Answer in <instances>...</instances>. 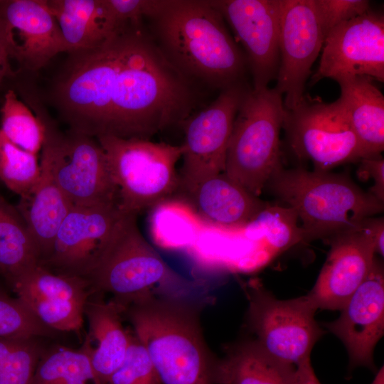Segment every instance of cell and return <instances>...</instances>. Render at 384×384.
<instances>
[{"label":"cell","instance_id":"1","mask_svg":"<svg viewBox=\"0 0 384 384\" xmlns=\"http://www.w3.org/2000/svg\"><path fill=\"white\" fill-rule=\"evenodd\" d=\"M68 53L53 97L75 132L150 139L181 126L198 107V85L166 59L144 21L124 23L97 48Z\"/></svg>","mask_w":384,"mask_h":384},{"label":"cell","instance_id":"2","mask_svg":"<svg viewBox=\"0 0 384 384\" xmlns=\"http://www.w3.org/2000/svg\"><path fill=\"white\" fill-rule=\"evenodd\" d=\"M144 20L166 59L196 85L221 91L245 82L243 51L209 1L150 0Z\"/></svg>","mask_w":384,"mask_h":384},{"label":"cell","instance_id":"3","mask_svg":"<svg viewBox=\"0 0 384 384\" xmlns=\"http://www.w3.org/2000/svg\"><path fill=\"white\" fill-rule=\"evenodd\" d=\"M213 301L152 292L120 300L123 317L161 384H213L218 358L210 351L201 325V314Z\"/></svg>","mask_w":384,"mask_h":384},{"label":"cell","instance_id":"4","mask_svg":"<svg viewBox=\"0 0 384 384\" xmlns=\"http://www.w3.org/2000/svg\"><path fill=\"white\" fill-rule=\"evenodd\" d=\"M267 186L296 212L304 242L326 240L356 228L384 209V203L341 174L281 166Z\"/></svg>","mask_w":384,"mask_h":384},{"label":"cell","instance_id":"5","mask_svg":"<svg viewBox=\"0 0 384 384\" xmlns=\"http://www.w3.org/2000/svg\"><path fill=\"white\" fill-rule=\"evenodd\" d=\"M86 279L91 291L126 300L146 292L208 297L209 283L188 278L169 267L139 231L136 215H124Z\"/></svg>","mask_w":384,"mask_h":384},{"label":"cell","instance_id":"6","mask_svg":"<svg viewBox=\"0 0 384 384\" xmlns=\"http://www.w3.org/2000/svg\"><path fill=\"white\" fill-rule=\"evenodd\" d=\"M284 112L282 95L274 87H250L234 120L224 173L257 197L282 166L279 136Z\"/></svg>","mask_w":384,"mask_h":384},{"label":"cell","instance_id":"7","mask_svg":"<svg viewBox=\"0 0 384 384\" xmlns=\"http://www.w3.org/2000/svg\"><path fill=\"white\" fill-rule=\"evenodd\" d=\"M96 139L105 151L124 214L137 216L179 188L176 167L182 158V145L114 136Z\"/></svg>","mask_w":384,"mask_h":384},{"label":"cell","instance_id":"8","mask_svg":"<svg viewBox=\"0 0 384 384\" xmlns=\"http://www.w3.org/2000/svg\"><path fill=\"white\" fill-rule=\"evenodd\" d=\"M38 116L45 127L41 158L72 205L119 206L118 191L97 139L70 129L60 131L39 110Z\"/></svg>","mask_w":384,"mask_h":384},{"label":"cell","instance_id":"9","mask_svg":"<svg viewBox=\"0 0 384 384\" xmlns=\"http://www.w3.org/2000/svg\"><path fill=\"white\" fill-rule=\"evenodd\" d=\"M243 289L251 338L273 356L295 366L310 359L326 331L316 321L317 309L308 296L279 299L257 279L244 284Z\"/></svg>","mask_w":384,"mask_h":384},{"label":"cell","instance_id":"10","mask_svg":"<svg viewBox=\"0 0 384 384\" xmlns=\"http://www.w3.org/2000/svg\"><path fill=\"white\" fill-rule=\"evenodd\" d=\"M282 128L294 154L310 161L314 170L330 171L367 157L338 100L327 103L304 95L295 107L285 110Z\"/></svg>","mask_w":384,"mask_h":384},{"label":"cell","instance_id":"11","mask_svg":"<svg viewBox=\"0 0 384 384\" xmlns=\"http://www.w3.org/2000/svg\"><path fill=\"white\" fill-rule=\"evenodd\" d=\"M249 88L245 82L221 90L211 103L181 124L184 141L179 187L183 191L224 172L234 120Z\"/></svg>","mask_w":384,"mask_h":384},{"label":"cell","instance_id":"12","mask_svg":"<svg viewBox=\"0 0 384 384\" xmlns=\"http://www.w3.org/2000/svg\"><path fill=\"white\" fill-rule=\"evenodd\" d=\"M279 65L274 88L285 110L302 100L311 67L321 50L324 36L313 0H279Z\"/></svg>","mask_w":384,"mask_h":384},{"label":"cell","instance_id":"13","mask_svg":"<svg viewBox=\"0 0 384 384\" xmlns=\"http://www.w3.org/2000/svg\"><path fill=\"white\" fill-rule=\"evenodd\" d=\"M124 215L117 204L73 206L56 233L50 255L40 265L55 273L86 279Z\"/></svg>","mask_w":384,"mask_h":384},{"label":"cell","instance_id":"14","mask_svg":"<svg viewBox=\"0 0 384 384\" xmlns=\"http://www.w3.org/2000/svg\"><path fill=\"white\" fill-rule=\"evenodd\" d=\"M341 75L384 82V16L371 10L333 28L326 36L315 83Z\"/></svg>","mask_w":384,"mask_h":384},{"label":"cell","instance_id":"15","mask_svg":"<svg viewBox=\"0 0 384 384\" xmlns=\"http://www.w3.org/2000/svg\"><path fill=\"white\" fill-rule=\"evenodd\" d=\"M243 48L252 88L268 87L279 65V0H212Z\"/></svg>","mask_w":384,"mask_h":384},{"label":"cell","instance_id":"16","mask_svg":"<svg viewBox=\"0 0 384 384\" xmlns=\"http://www.w3.org/2000/svg\"><path fill=\"white\" fill-rule=\"evenodd\" d=\"M9 286L47 326L56 331L80 332L85 304L92 293L87 279L55 273L38 265Z\"/></svg>","mask_w":384,"mask_h":384},{"label":"cell","instance_id":"17","mask_svg":"<svg viewBox=\"0 0 384 384\" xmlns=\"http://www.w3.org/2000/svg\"><path fill=\"white\" fill-rule=\"evenodd\" d=\"M364 221L326 239V260L306 294L317 309L341 310L368 275L376 251Z\"/></svg>","mask_w":384,"mask_h":384},{"label":"cell","instance_id":"18","mask_svg":"<svg viewBox=\"0 0 384 384\" xmlns=\"http://www.w3.org/2000/svg\"><path fill=\"white\" fill-rule=\"evenodd\" d=\"M335 320L322 324L345 346L349 368L375 370L373 352L384 334V272L376 258L363 283Z\"/></svg>","mask_w":384,"mask_h":384},{"label":"cell","instance_id":"19","mask_svg":"<svg viewBox=\"0 0 384 384\" xmlns=\"http://www.w3.org/2000/svg\"><path fill=\"white\" fill-rule=\"evenodd\" d=\"M0 21L7 31L10 57L29 71L46 65L66 52L58 21L46 0L0 1Z\"/></svg>","mask_w":384,"mask_h":384},{"label":"cell","instance_id":"20","mask_svg":"<svg viewBox=\"0 0 384 384\" xmlns=\"http://www.w3.org/2000/svg\"><path fill=\"white\" fill-rule=\"evenodd\" d=\"M92 292L87 300L84 315L88 331L80 348L88 356L91 365L107 384L123 362L132 334L124 328L123 307L112 298Z\"/></svg>","mask_w":384,"mask_h":384},{"label":"cell","instance_id":"21","mask_svg":"<svg viewBox=\"0 0 384 384\" xmlns=\"http://www.w3.org/2000/svg\"><path fill=\"white\" fill-rule=\"evenodd\" d=\"M184 192L187 202L205 221L228 228H245L268 204L224 172Z\"/></svg>","mask_w":384,"mask_h":384},{"label":"cell","instance_id":"22","mask_svg":"<svg viewBox=\"0 0 384 384\" xmlns=\"http://www.w3.org/2000/svg\"><path fill=\"white\" fill-rule=\"evenodd\" d=\"M46 4L58 21L68 53L101 46L122 25L107 0H46Z\"/></svg>","mask_w":384,"mask_h":384},{"label":"cell","instance_id":"23","mask_svg":"<svg viewBox=\"0 0 384 384\" xmlns=\"http://www.w3.org/2000/svg\"><path fill=\"white\" fill-rule=\"evenodd\" d=\"M38 182L22 197L16 208L36 244L41 264L50 255L56 233L73 206L56 183L49 164L43 158Z\"/></svg>","mask_w":384,"mask_h":384},{"label":"cell","instance_id":"24","mask_svg":"<svg viewBox=\"0 0 384 384\" xmlns=\"http://www.w3.org/2000/svg\"><path fill=\"white\" fill-rule=\"evenodd\" d=\"M340 87L338 99L367 157L384 150V97L366 75H341L334 79Z\"/></svg>","mask_w":384,"mask_h":384},{"label":"cell","instance_id":"25","mask_svg":"<svg viewBox=\"0 0 384 384\" xmlns=\"http://www.w3.org/2000/svg\"><path fill=\"white\" fill-rule=\"evenodd\" d=\"M213 384H297V368L247 338L228 346L218 358Z\"/></svg>","mask_w":384,"mask_h":384},{"label":"cell","instance_id":"26","mask_svg":"<svg viewBox=\"0 0 384 384\" xmlns=\"http://www.w3.org/2000/svg\"><path fill=\"white\" fill-rule=\"evenodd\" d=\"M40 262L39 250L22 215L0 196V274L9 285Z\"/></svg>","mask_w":384,"mask_h":384},{"label":"cell","instance_id":"27","mask_svg":"<svg viewBox=\"0 0 384 384\" xmlns=\"http://www.w3.org/2000/svg\"><path fill=\"white\" fill-rule=\"evenodd\" d=\"M205 223L187 201L169 198L151 207L148 218L153 242L167 250H186Z\"/></svg>","mask_w":384,"mask_h":384},{"label":"cell","instance_id":"28","mask_svg":"<svg viewBox=\"0 0 384 384\" xmlns=\"http://www.w3.org/2000/svg\"><path fill=\"white\" fill-rule=\"evenodd\" d=\"M30 384H105L95 372L80 348H46Z\"/></svg>","mask_w":384,"mask_h":384},{"label":"cell","instance_id":"29","mask_svg":"<svg viewBox=\"0 0 384 384\" xmlns=\"http://www.w3.org/2000/svg\"><path fill=\"white\" fill-rule=\"evenodd\" d=\"M298 220L292 208L268 203L245 227V232L249 238L257 240L262 237L273 250L283 251L304 242Z\"/></svg>","mask_w":384,"mask_h":384},{"label":"cell","instance_id":"30","mask_svg":"<svg viewBox=\"0 0 384 384\" xmlns=\"http://www.w3.org/2000/svg\"><path fill=\"white\" fill-rule=\"evenodd\" d=\"M1 112L0 129L4 134L18 147L37 154L45 137L41 119L35 116L13 90L6 93Z\"/></svg>","mask_w":384,"mask_h":384},{"label":"cell","instance_id":"31","mask_svg":"<svg viewBox=\"0 0 384 384\" xmlns=\"http://www.w3.org/2000/svg\"><path fill=\"white\" fill-rule=\"evenodd\" d=\"M45 349L41 338H0V384H30Z\"/></svg>","mask_w":384,"mask_h":384},{"label":"cell","instance_id":"32","mask_svg":"<svg viewBox=\"0 0 384 384\" xmlns=\"http://www.w3.org/2000/svg\"><path fill=\"white\" fill-rule=\"evenodd\" d=\"M40 174L37 154L12 143L0 129V181L22 197L34 187Z\"/></svg>","mask_w":384,"mask_h":384},{"label":"cell","instance_id":"33","mask_svg":"<svg viewBox=\"0 0 384 384\" xmlns=\"http://www.w3.org/2000/svg\"><path fill=\"white\" fill-rule=\"evenodd\" d=\"M18 298L0 291V338H43L55 335Z\"/></svg>","mask_w":384,"mask_h":384},{"label":"cell","instance_id":"34","mask_svg":"<svg viewBox=\"0 0 384 384\" xmlns=\"http://www.w3.org/2000/svg\"><path fill=\"white\" fill-rule=\"evenodd\" d=\"M107 384H161L149 354L134 334L123 362Z\"/></svg>","mask_w":384,"mask_h":384},{"label":"cell","instance_id":"35","mask_svg":"<svg viewBox=\"0 0 384 384\" xmlns=\"http://www.w3.org/2000/svg\"><path fill=\"white\" fill-rule=\"evenodd\" d=\"M324 36L335 27L370 10L367 0H313Z\"/></svg>","mask_w":384,"mask_h":384},{"label":"cell","instance_id":"36","mask_svg":"<svg viewBox=\"0 0 384 384\" xmlns=\"http://www.w3.org/2000/svg\"><path fill=\"white\" fill-rule=\"evenodd\" d=\"M358 176L366 180L371 178L373 186L368 191L378 200L384 203V159L380 155L366 157L359 161Z\"/></svg>","mask_w":384,"mask_h":384},{"label":"cell","instance_id":"37","mask_svg":"<svg viewBox=\"0 0 384 384\" xmlns=\"http://www.w3.org/2000/svg\"><path fill=\"white\" fill-rule=\"evenodd\" d=\"M117 21L121 23L144 21L150 0H107Z\"/></svg>","mask_w":384,"mask_h":384},{"label":"cell","instance_id":"38","mask_svg":"<svg viewBox=\"0 0 384 384\" xmlns=\"http://www.w3.org/2000/svg\"><path fill=\"white\" fill-rule=\"evenodd\" d=\"M296 368L297 384H321L314 373L310 359L300 363L296 366ZM371 384H384L383 367L377 372Z\"/></svg>","mask_w":384,"mask_h":384},{"label":"cell","instance_id":"39","mask_svg":"<svg viewBox=\"0 0 384 384\" xmlns=\"http://www.w3.org/2000/svg\"><path fill=\"white\" fill-rule=\"evenodd\" d=\"M364 223L370 232L375 246L376 253L383 257L384 253V220L383 218L371 217L365 220Z\"/></svg>","mask_w":384,"mask_h":384},{"label":"cell","instance_id":"40","mask_svg":"<svg viewBox=\"0 0 384 384\" xmlns=\"http://www.w3.org/2000/svg\"><path fill=\"white\" fill-rule=\"evenodd\" d=\"M10 43L7 31L0 21V79L6 75L12 73L9 65Z\"/></svg>","mask_w":384,"mask_h":384}]
</instances>
